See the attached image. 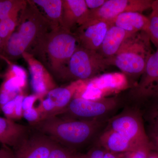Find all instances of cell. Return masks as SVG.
Returning <instances> with one entry per match:
<instances>
[{
	"label": "cell",
	"mask_w": 158,
	"mask_h": 158,
	"mask_svg": "<svg viewBox=\"0 0 158 158\" xmlns=\"http://www.w3.org/2000/svg\"><path fill=\"white\" fill-rule=\"evenodd\" d=\"M108 120H84L56 115L29 125L59 145L77 152L97 141Z\"/></svg>",
	"instance_id": "cell-1"
},
{
	"label": "cell",
	"mask_w": 158,
	"mask_h": 158,
	"mask_svg": "<svg viewBox=\"0 0 158 158\" xmlns=\"http://www.w3.org/2000/svg\"><path fill=\"white\" fill-rule=\"evenodd\" d=\"M79 46L74 32L59 27L46 33L30 54L37 57L49 72L60 81L69 59Z\"/></svg>",
	"instance_id": "cell-2"
},
{
	"label": "cell",
	"mask_w": 158,
	"mask_h": 158,
	"mask_svg": "<svg viewBox=\"0 0 158 158\" xmlns=\"http://www.w3.org/2000/svg\"><path fill=\"white\" fill-rule=\"evenodd\" d=\"M52 29L35 6L27 1L16 29L4 45L1 58L9 61L22 56Z\"/></svg>",
	"instance_id": "cell-3"
},
{
	"label": "cell",
	"mask_w": 158,
	"mask_h": 158,
	"mask_svg": "<svg viewBox=\"0 0 158 158\" xmlns=\"http://www.w3.org/2000/svg\"><path fill=\"white\" fill-rule=\"evenodd\" d=\"M151 42L147 32L131 34L116 55L108 59L110 65H115L127 77L130 88L138 81L153 54Z\"/></svg>",
	"instance_id": "cell-4"
},
{
	"label": "cell",
	"mask_w": 158,
	"mask_h": 158,
	"mask_svg": "<svg viewBox=\"0 0 158 158\" xmlns=\"http://www.w3.org/2000/svg\"><path fill=\"white\" fill-rule=\"evenodd\" d=\"M110 66L97 51L79 46L71 57L61 81H87L102 74Z\"/></svg>",
	"instance_id": "cell-5"
},
{
	"label": "cell",
	"mask_w": 158,
	"mask_h": 158,
	"mask_svg": "<svg viewBox=\"0 0 158 158\" xmlns=\"http://www.w3.org/2000/svg\"><path fill=\"white\" fill-rule=\"evenodd\" d=\"M124 102L117 95L95 100L74 97L66 109L58 115L84 120H108Z\"/></svg>",
	"instance_id": "cell-6"
},
{
	"label": "cell",
	"mask_w": 158,
	"mask_h": 158,
	"mask_svg": "<svg viewBox=\"0 0 158 158\" xmlns=\"http://www.w3.org/2000/svg\"><path fill=\"white\" fill-rule=\"evenodd\" d=\"M106 129L119 133L137 145L150 144L141 112L135 105H127L119 114L109 118Z\"/></svg>",
	"instance_id": "cell-7"
},
{
	"label": "cell",
	"mask_w": 158,
	"mask_h": 158,
	"mask_svg": "<svg viewBox=\"0 0 158 158\" xmlns=\"http://www.w3.org/2000/svg\"><path fill=\"white\" fill-rule=\"evenodd\" d=\"M130 88L127 77L122 73H103L85 81L74 97L86 99H98Z\"/></svg>",
	"instance_id": "cell-8"
},
{
	"label": "cell",
	"mask_w": 158,
	"mask_h": 158,
	"mask_svg": "<svg viewBox=\"0 0 158 158\" xmlns=\"http://www.w3.org/2000/svg\"><path fill=\"white\" fill-rule=\"evenodd\" d=\"M158 96V49L150 57L143 73L127 94L129 102L138 104Z\"/></svg>",
	"instance_id": "cell-9"
},
{
	"label": "cell",
	"mask_w": 158,
	"mask_h": 158,
	"mask_svg": "<svg viewBox=\"0 0 158 158\" xmlns=\"http://www.w3.org/2000/svg\"><path fill=\"white\" fill-rule=\"evenodd\" d=\"M153 0H106L95 10H88L85 23L97 19L110 23L119 15L127 12L142 13L151 8Z\"/></svg>",
	"instance_id": "cell-10"
},
{
	"label": "cell",
	"mask_w": 158,
	"mask_h": 158,
	"mask_svg": "<svg viewBox=\"0 0 158 158\" xmlns=\"http://www.w3.org/2000/svg\"><path fill=\"white\" fill-rule=\"evenodd\" d=\"M56 144L48 136L31 127L27 135L12 150L15 158H48Z\"/></svg>",
	"instance_id": "cell-11"
},
{
	"label": "cell",
	"mask_w": 158,
	"mask_h": 158,
	"mask_svg": "<svg viewBox=\"0 0 158 158\" xmlns=\"http://www.w3.org/2000/svg\"><path fill=\"white\" fill-rule=\"evenodd\" d=\"M112 25V23L104 21L90 20L78 27L74 33L77 38L80 46L98 51Z\"/></svg>",
	"instance_id": "cell-12"
},
{
	"label": "cell",
	"mask_w": 158,
	"mask_h": 158,
	"mask_svg": "<svg viewBox=\"0 0 158 158\" xmlns=\"http://www.w3.org/2000/svg\"><path fill=\"white\" fill-rule=\"evenodd\" d=\"M22 56L28 65L31 87L34 94L38 98H42L49 91L58 87L48 70L38 59L28 52H25Z\"/></svg>",
	"instance_id": "cell-13"
},
{
	"label": "cell",
	"mask_w": 158,
	"mask_h": 158,
	"mask_svg": "<svg viewBox=\"0 0 158 158\" xmlns=\"http://www.w3.org/2000/svg\"><path fill=\"white\" fill-rule=\"evenodd\" d=\"M88 10L85 0H63L61 27L72 32L85 23Z\"/></svg>",
	"instance_id": "cell-14"
},
{
	"label": "cell",
	"mask_w": 158,
	"mask_h": 158,
	"mask_svg": "<svg viewBox=\"0 0 158 158\" xmlns=\"http://www.w3.org/2000/svg\"><path fill=\"white\" fill-rule=\"evenodd\" d=\"M30 129L29 125L0 117V144L13 149L22 141Z\"/></svg>",
	"instance_id": "cell-15"
},
{
	"label": "cell",
	"mask_w": 158,
	"mask_h": 158,
	"mask_svg": "<svg viewBox=\"0 0 158 158\" xmlns=\"http://www.w3.org/2000/svg\"><path fill=\"white\" fill-rule=\"evenodd\" d=\"M97 141L105 150L117 154L133 151L142 145L134 144L119 133L106 128Z\"/></svg>",
	"instance_id": "cell-16"
},
{
	"label": "cell",
	"mask_w": 158,
	"mask_h": 158,
	"mask_svg": "<svg viewBox=\"0 0 158 158\" xmlns=\"http://www.w3.org/2000/svg\"><path fill=\"white\" fill-rule=\"evenodd\" d=\"M85 82L76 81L65 87H57L49 91L46 95L53 105L55 116L61 114L66 109Z\"/></svg>",
	"instance_id": "cell-17"
},
{
	"label": "cell",
	"mask_w": 158,
	"mask_h": 158,
	"mask_svg": "<svg viewBox=\"0 0 158 158\" xmlns=\"http://www.w3.org/2000/svg\"><path fill=\"white\" fill-rule=\"evenodd\" d=\"M146 105V109L140 112L145 122V131L150 143L158 153V96L139 104Z\"/></svg>",
	"instance_id": "cell-18"
},
{
	"label": "cell",
	"mask_w": 158,
	"mask_h": 158,
	"mask_svg": "<svg viewBox=\"0 0 158 158\" xmlns=\"http://www.w3.org/2000/svg\"><path fill=\"white\" fill-rule=\"evenodd\" d=\"M132 34L123 29L112 25L106 34L98 52L106 59L114 56L125 40Z\"/></svg>",
	"instance_id": "cell-19"
},
{
	"label": "cell",
	"mask_w": 158,
	"mask_h": 158,
	"mask_svg": "<svg viewBox=\"0 0 158 158\" xmlns=\"http://www.w3.org/2000/svg\"><path fill=\"white\" fill-rule=\"evenodd\" d=\"M112 24L124 31L133 34L148 32L149 24L148 17L138 12L122 13L113 20Z\"/></svg>",
	"instance_id": "cell-20"
},
{
	"label": "cell",
	"mask_w": 158,
	"mask_h": 158,
	"mask_svg": "<svg viewBox=\"0 0 158 158\" xmlns=\"http://www.w3.org/2000/svg\"><path fill=\"white\" fill-rule=\"evenodd\" d=\"M49 23L52 28L61 27L62 0L30 1Z\"/></svg>",
	"instance_id": "cell-21"
},
{
	"label": "cell",
	"mask_w": 158,
	"mask_h": 158,
	"mask_svg": "<svg viewBox=\"0 0 158 158\" xmlns=\"http://www.w3.org/2000/svg\"><path fill=\"white\" fill-rule=\"evenodd\" d=\"M27 4V2L19 0L0 1V20L13 15L20 13Z\"/></svg>",
	"instance_id": "cell-22"
},
{
	"label": "cell",
	"mask_w": 158,
	"mask_h": 158,
	"mask_svg": "<svg viewBox=\"0 0 158 158\" xmlns=\"http://www.w3.org/2000/svg\"><path fill=\"white\" fill-rule=\"evenodd\" d=\"M20 14L13 15L0 20V37L4 47L7 40L16 29Z\"/></svg>",
	"instance_id": "cell-23"
},
{
	"label": "cell",
	"mask_w": 158,
	"mask_h": 158,
	"mask_svg": "<svg viewBox=\"0 0 158 158\" xmlns=\"http://www.w3.org/2000/svg\"><path fill=\"white\" fill-rule=\"evenodd\" d=\"M26 84L16 77L7 78L3 83L0 91H4L13 94H20L22 88L25 86Z\"/></svg>",
	"instance_id": "cell-24"
},
{
	"label": "cell",
	"mask_w": 158,
	"mask_h": 158,
	"mask_svg": "<svg viewBox=\"0 0 158 158\" xmlns=\"http://www.w3.org/2000/svg\"><path fill=\"white\" fill-rule=\"evenodd\" d=\"M152 150L151 144L139 146L133 151L122 153V158H148Z\"/></svg>",
	"instance_id": "cell-25"
},
{
	"label": "cell",
	"mask_w": 158,
	"mask_h": 158,
	"mask_svg": "<svg viewBox=\"0 0 158 158\" xmlns=\"http://www.w3.org/2000/svg\"><path fill=\"white\" fill-rule=\"evenodd\" d=\"M148 19L149 24L147 33L151 41L155 44L158 49V16L152 13Z\"/></svg>",
	"instance_id": "cell-26"
},
{
	"label": "cell",
	"mask_w": 158,
	"mask_h": 158,
	"mask_svg": "<svg viewBox=\"0 0 158 158\" xmlns=\"http://www.w3.org/2000/svg\"><path fill=\"white\" fill-rule=\"evenodd\" d=\"M77 153L57 143L48 158H76Z\"/></svg>",
	"instance_id": "cell-27"
},
{
	"label": "cell",
	"mask_w": 158,
	"mask_h": 158,
	"mask_svg": "<svg viewBox=\"0 0 158 158\" xmlns=\"http://www.w3.org/2000/svg\"><path fill=\"white\" fill-rule=\"evenodd\" d=\"M105 151L106 150L96 141L86 153L77 152L76 158H103Z\"/></svg>",
	"instance_id": "cell-28"
},
{
	"label": "cell",
	"mask_w": 158,
	"mask_h": 158,
	"mask_svg": "<svg viewBox=\"0 0 158 158\" xmlns=\"http://www.w3.org/2000/svg\"><path fill=\"white\" fill-rule=\"evenodd\" d=\"M11 65V71L7 76V78L11 77H16L20 80L25 84H26L27 75L24 69L21 66L16 65Z\"/></svg>",
	"instance_id": "cell-29"
},
{
	"label": "cell",
	"mask_w": 158,
	"mask_h": 158,
	"mask_svg": "<svg viewBox=\"0 0 158 158\" xmlns=\"http://www.w3.org/2000/svg\"><path fill=\"white\" fill-rule=\"evenodd\" d=\"M23 116L29 124L35 123L40 120V115L37 108H31L23 112Z\"/></svg>",
	"instance_id": "cell-30"
},
{
	"label": "cell",
	"mask_w": 158,
	"mask_h": 158,
	"mask_svg": "<svg viewBox=\"0 0 158 158\" xmlns=\"http://www.w3.org/2000/svg\"><path fill=\"white\" fill-rule=\"evenodd\" d=\"M2 108L3 113L7 118L11 119L15 118V102L14 98L2 106Z\"/></svg>",
	"instance_id": "cell-31"
},
{
	"label": "cell",
	"mask_w": 158,
	"mask_h": 158,
	"mask_svg": "<svg viewBox=\"0 0 158 158\" xmlns=\"http://www.w3.org/2000/svg\"><path fill=\"white\" fill-rule=\"evenodd\" d=\"M24 98V97L21 94L14 98L15 102V118H20L23 116L22 102Z\"/></svg>",
	"instance_id": "cell-32"
},
{
	"label": "cell",
	"mask_w": 158,
	"mask_h": 158,
	"mask_svg": "<svg viewBox=\"0 0 158 158\" xmlns=\"http://www.w3.org/2000/svg\"><path fill=\"white\" fill-rule=\"evenodd\" d=\"M38 98V97L35 94H32V95L24 97L22 102L23 112L26 110L34 107L33 106H34V103Z\"/></svg>",
	"instance_id": "cell-33"
},
{
	"label": "cell",
	"mask_w": 158,
	"mask_h": 158,
	"mask_svg": "<svg viewBox=\"0 0 158 158\" xmlns=\"http://www.w3.org/2000/svg\"><path fill=\"white\" fill-rule=\"evenodd\" d=\"M86 6L89 10H95L102 7L106 0H85Z\"/></svg>",
	"instance_id": "cell-34"
},
{
	"label": "cell",
	"mask_w": 158,
	"mask_h": 158,
	"mask_svg": "<svg viewBox=\"0 0 158 158\" xmlns=\"http://www.w3.org/2000/svg\"><path fill=\"white\" fill-rule=\"evenodd\" d=\"M0 158H15L13 150L7 146L2 145L0 148Z\"/></svg>",
	"instance_id": "cell-35"
},
{
	"label": "cell",
	"mask_w": 158,
	"mask_h": 158,
	"mask_svg": "<svg viewBox=\"0 0 158 158\" xmlns=\"http://www.w3.org/2000/svg\"><path fill=\"white\" fill-rule=\"evenodd\" d=\"M17 95L13 94L0 91V105L2 106L14 99Z\"/></svg>",
	"instance_id": "cell-36"
},
{
	"label": "cell",
	"mask_w": 158,
	"mask_h": 158,
	"mask_svg": "<svg viewBox=\"0 0 158 158\" xmlns=\"http://www.w3.org/2000/svg\"><path fill=\"white\" fill-rule=\"evenodd\" d=\"M103 158H122L121 154L115 153L106 151Z\"/></svg>",
	"instance_id": "cell-37"
},
{
	"label": "cell",
	"mask_w": 158,
	"mask_h": 158,
	"mask_svg": "<svg viewBox=\"0 0 158 158\" xmlns=\"http://www.w3.org/2000/svg\"><path fill=\"white\" fill-rule=\"evenodd\" d=\"M151 9H152V13L158 16V0L153 1Z\"/></svg>",
	"instance_id": "cell-38"
},
{
	"label": "cell",
	"mask_w": 158,
	"mask_h": 158,
	"mask_svg": "<svg viewBox=\"0 0 158 158\" xmlns=\"http://www.w3.org/2000/svg\"><path fill=\"white\" fill-rule=\"evenodd\" d=\"M3 49H4V45H3L2 41L0 37V57L2 56L3 54Z\"/></svg>",
	"instance_id": "cell-39"
},
{
	"label": "cell",
	"mask_w": 158,
	"mask_h": 158,
	"mask_svg": "<svg viewBox=\"0 0 158 158\" xmlns=\"http://www.w3.org/2000/svg\"><path fill=\"white\" fill-rule=\"evenodd\" d=\"M148 158H158V153L157 154H152L151 152L150 153L149 156H148Z\"/></svg>",
	"instance_id": "cell-40"
},
{
	"label": "cell",
	"mask_w": 158,
	"mask_h": 158,
	"mask_svg": "<svg viewBox=\"0 0 158 158\" xmlns=\"http://www.w3.org/2000/svg\"><path fill=\"white\" fill-rule=\"evenodd\" d=\"M2 75L0 74V78H1V77H2Z\"/></svg>",
	"instance_id": "cell-41"
}]
</instances>
